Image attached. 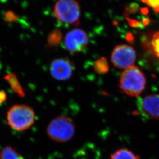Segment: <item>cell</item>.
Here are the masks:
<instances>
[{
    "instance_id": "obj_1",
    "label": "cell",
    "mask_w": 159,
    "mask_h": 159,
    "mask_svg": "<svg viewBox=\"0 0 159 159\" xmlns=\"http://www.w3.org/2000/svg\"><path fill=\"white\" fill-rule=\"evenodd\" d=\"M146 78L144 73L137 66H131L121 74L118 86L121 92L131 97H139L144 92Z\"/></svg>"
},
{
    "instance_id": "obj_2",
    "label": "cell",
    "mask_w": 159,
    "mask_h": 159,
    "mask_svg": "<svg viewBox=\"0 0 159 159\" xmlns=\"http://www.w3.org/2000/svg\"><path fill=\"white\" fill-rule=\"evenodd\" d=\"M8 125L18 132L29 129L35 121V113L32 107L25 104H15L11 107L6 113Z\"/></svg>"
},
{
    "instance_id": "obj_3",
    "label": "cell",
    "mask_w": 159,
    "mask_h": 159,
    "mask_svg": "<svg viewBox=\"0 0 159 159\" xmlns=\"http://www.w3.org/2000/svg\"><path fill=\"white\" fill-rule=\"evenodd\" d=\"M75 127L71 118L59 116L51 121L47 128L49 138L56 142L64 143L70 140L75 134Z\"/></svg>"
},
{
    "instance_id": "obj_4",
    "label": "cell",
    "mask_w": 159,
    "mask_h": 159,
    "mask_svg": "<svg viewBox=\"0 0 159 159\" xmlns=\"http://www.w3.org/2000/svg\"><path fill=\"white\" fill-rule=\"evenodd\" d=\"M54 14L58 21L78 25L81 7L76 0H58L54 7Z\"/></svg>"
},
{
    "instance_id": "obj_5",
    "label": "cell",
    "mask_w": 159,
    "mask_h": 159,
    "mask_svg": "<svg viewBox=\"0 0 159 159\" xmlns=\"http://www.w3.org/2000/svg\"><path fill=\"white\" fill-rule=\"evenodd\" d=\"M136 58V52L132 46L120 44L114 48L111 59L114 67L125 70L134 65Z\"/></svg>"
},
{
    "instance_id": "obj_6",
    "label": "cell",
    "mask_w": 159,
    "mask_h": 159,
    "mask_svg": "<svg viewBox=\"0 0 159 159\" xmlns=\"http://www.w3.org/2000/svg\"><path fill=\"white\" fill-rule=\"evenodd\" d=\"M89 43V37L87 33L80 29L69 31L65 37V47L71 53L82 52Z\"/></svg>"
},
{
    "instance_id": "obj_7",
    "label": "cell",
    "mask_w": 159,
    "mask_h": 159,
    "mask_svg": "<svg viewBox=\"0 0 159 159\" xmlns=\"http://www.w3.org/2000/svg\"><path fill=\"white\" fill-rule=\"evenodd\" d=\"M75 66L68 58L53 60L51 63L50 71L53 78L58 81H65L70 78L74 73Z\"/></svg>"
},
{
    "instance_id": "obj_8",
    "label": "cell",
    "mask_w": 159,
    "mask_h": 159,
    "mask_svg": "<svg viewBox=\"0 0 159 159\" xmlns=\"http://www.w3.org/2000/svg\"><path fill=\"white\" fill-rule=\"evenodd\" d=\"M140 113L152 120L159 119V94H151L143 98L139 105Z\"/></svg>"
},
{
    "instance_id": "obj_9",
    "label": "cell",
    "mask_w": 159,
    "mask_h": 159,
    "mask_svg": "<svg viewBox=\"0 0 159 159\" xmlns=\"http://www.w3.org/2000/svg\"><path fill=\"white\" fill-rule=\"evenodd\" d=\"M5 81L7 82L11 87V90L18 95L19 96L23 98L25 96V91L23 90V87L21 84H20L17 75L12 72L6 75L4 77Z\"/></svg>"
},
{
    "instance_id": "obj_10",
    "label": "cell",
    "mask_w": 159,
    "mask_h": 159,
    "mask_svg": "<svg viewBox=\"0 0 159 159\" xmlns=\"http://www.w3.org/2000/svg\"><path fill=\"white\" fill-rule=\"evenodd\" d=\"M110 159H140V157L131 150L122 148L112 153Z\"/></svg>"
},
{
    "instance_id": "obj_11",
    "label": "cell",
    "mask_w": 159,
    "mask_h": 159,
    "mask_svg": "<svg viewBox=\"0 0 159 159\" xmlns=\"http://www.w3.org/2000/svg\"><path fill=\"white\" fill-rule=\"evenodd\" d=\"M0 159H25L11 146H6L0 150Z\"/></svg>"
},
{
    "instance_id": "obj_12",
    "label": "cell",
    "mask_w": 159,
    "mask_h": 159,
    "mask_svg": "<svg viewBox=\"0 0 159 159\" xmlns=\"http://www.w3.org/2000/svg\"><path fill=\"white\" fill-rule=\"evenodd\" d=\"M63 38L61 31L58 29H55L49 34L48 37V44L50 47L58 46Z\"/></svg>"
},
{
    "instance_id": "obj_13",
    "label": "cell",
    "mask_w": 159,
    "mask_h": 159,
    "mask_svg": "<svg viewBox=\"0 0 159 159\" xmlns=\"http://www.w3.org/2000/svg\"><path fill=\"white\" fill-rule=\"evenodd\" d=\"M95 71L99 74H106L109 70V66L107 60L104 57H101L96 60L94 64Z\"/></svg>"
},
{
    "instance_id": "obj_14",
    "label": "cell",
    "mask_w": 159,
    "mask_h": 159,
    "mask_svg": "<svg viewBox=\"0 0 159 159\" xmlns=\"http://www.w3.org/2000/svg\"><path fill=\"white\" fill-rule=\"evenodd\" d=\"M141 1L151 7L156 14L159 13V0H141Z\"/></svg>"
},
{
    "instance_id": "obj_15",
    "label": "cell",
    "mask_w": 159,
    "mask_h": 159,
    "mask_svg": "<svg viewBox=\"0 0 159 159\" xmlns=\"http://www.w3.org/2000/svg\"><path fill=\"white\" fill-rule=\"evenodd\" d=\"M152 45L155 51V53L159 58V32L153 35L152 40Z\"/></svg>"
},
{
    "instance_id": "obj_16",
    "label": "cell",
    "mask_w": 159,
    "mask_h": 159,
    "mask_svg": "<svg viewBox=\"0 0 159 159\" xmlns=\"http://www.w3.org/2000/svg\"><path fill=\"white\" fill-rule=\"evenodd\" d=\"M18 15L11 11H7L4 15V18L7 22H13L18 20Z\"/></svg>"
},
{
    "instance_id": "obj_17",
    "label": "cell",
    "mask_w": 159,
    "mask_h": 159,
    "mask_svg": "<svg viewBox=\"0 0 159 159\" xmlns=\"http://www.w3.org/2000/svg\"><path fill=\"white\" fill-rule=\"evenodd\" d=\"M127 21L128 22L130 26L133 28H142L144 26L142 24L139 23V22L135 20H133L131 19L126 18Z\"/></svg>"
},
{
    "instance_id": "obj_18",
    "label": "cell",
    "mask_w": 159,
    "mask_h": 159,
    "mask_svg": "<svg viewBox=\"0 0 159 159\" xmlns=\"http://www.w3.org/2000/svg\"><path fill=\"white\" fill-rule=\"evenodd\" d=\"M139 11V5L136 4H133L127 9V11L129 14L135 13Z\"/></svg>"
},
{
    "instance_id": "obj_19",
    "label": "cell",
    "mask_w": 159,
    "mask_h": 159,
    "mask_svg": "<svg viewBox=\"0 0 159 159\" xmlns=\"http://www.w3.org/2000/svg\"><path fill=\"white\" fill-rule=\"evenodd\" d=\"M7 99V94L4 90H0V104H2Z\"/></svg>"
},
{
    "instance_id": "obj_20",
    "label": "cell",
    "mask_w": 159,
    "mask_h": 159,
    "mask_svg": "<svg viewBox=\"0 0 159 159\" xmlns=\"http://www.w3.org/2000/svg\"><path fill=\"white\" fill-rule=\"evenodd\" d=\"M127 40L129 42H133L134 40V37H133L132 34H131V33L129 32L128 34L127 35V37H126Z\"/></svg>"
},
{
    "instance_id": "obj_21",
    "label": "cell",
    "mask_w": 159,
    "mask_h": 159,
    "mask_svg": "<svg viewBox=\"0 0 159 159\" xmlns=\"http://www.w3.org/2000/svg\"><path fill=\"white\" fill-rule=\"evenodd\" d=\"M150 21V19L149 18H146L144 19L142 21L143 25L144 26H147V25H148Z\"/></svg>"
},
{
    "instance_id": "obj_22",
    "label": "cell",
    "mask_w": 159,
    "mask_h": 159,
    "mask_svg": "<svg viewBox=\"0 0 159 159\" xmlns=\"http://www.w3.org/2000/svg\"><path fill=\"white\" fill-rule=\"evenodd\" d=\"M141 12H142L143 14H144V15H146L148 14V9L146 7L143 8L141 9Z\"/></svg>"
}]
</instances>
